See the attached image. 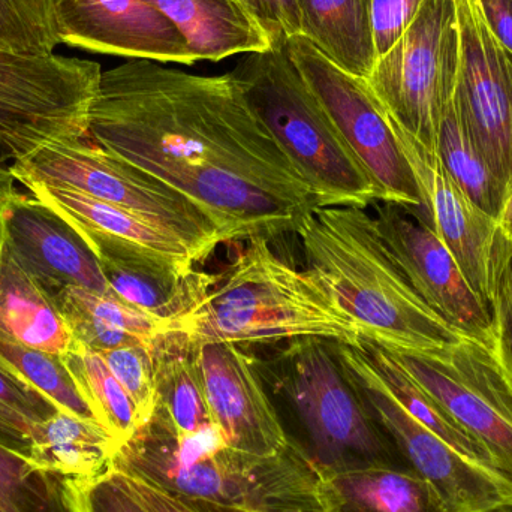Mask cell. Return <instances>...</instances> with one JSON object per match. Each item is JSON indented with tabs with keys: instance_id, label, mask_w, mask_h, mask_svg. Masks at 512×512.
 <instances>
[{
	"instance_id": "cb8c5ba5",
	"label": "cell",
	"mask_w": 512,
	"mask_h": 512,
	"mask_svg": "<svg viewBox=\"0 0 512 512\" xmlns=\"http://www.w3.org/2000/svg\"><path fill=\"white\" fill-rule=\"evenodd\" d=\"M119 448L98 421L57 411L33 427L26 453L36 468L68 480L108 471Z\"/></svg>"
},
{
	"instance_id": "d6a6232c",
	"label": "cell",
	"mask_w": 512,
	"mask_h": 512,
	"mask_svg": "<svg viewBox=\"0 0 512 512\" xmlns=\"http://www.w3.org/2000/svg\"><path fill=\"white\" fill-rule=\"evenodd\" d=\"M59 44L56 0H0V47L44 56Z\"/></svg>"
},
{
	"instance_id": "d590c367",
	"label": "cell",
	"mask_w": 512,
	"mask_h": 512,
	"mask_svg": "<svg viewBox=\"0 0 512 512\" xmlns=\"http://www.w3.org/2000/svg\"><path fill=\"white\" fill-rule=\"evenodd\" d=\"M56 412L50 400L0 372V438L27 447L33 427Z\"/></svg>"
},
{
	"instance_id": "9c48e42d",
	"label": "cell",
	"mask_w": 512,
	"mask_h": 512,
	"mask_svg": "<svg viewBox=\"0 0 512 512\" xmlns=\"http://www.w3.org/2000/svg\"><path fill=\"white\" fill-rule=\"evenodd\" d=\"M459 66L457 0H424L408 29L378 57L367 83L396 125L436 155Z\"/></svg>"
},
{
	"instance_id": "8992f818",
	"label": "cell",
	"mask_w": 512,
	"mask_h": 512,
	"mask_svg": "<svg viewBox=\"0 0 512 512\" xmlns=\"http://www.w3.org/2000/svg\"><path fill=\"white\" fill-rule=\"evenodd\" d=\"M309 186L318 209L381 201L366 168L310 89L285 45L245 54L230 72Z\"/></svg>"
},
{
	"instance_id": "4dcf8cb0",
	"label": "cell",
	"mask_w": 512,
	"mask_h": 512,
	"mask_svg": "<svg viewBox=\"0 0 512 512\" xmlns=\"http://www.w3.org/2000/svg\"><path fill=\"white\" fill-rule=\"evenodd\" d=\"M0 512H71L62 480L36 468L26 447L0 438Z\"/></svg>"
},
{
	"instance_id": "3957f363",
	"label": "cell",
	"mask_w": 512,
	"mask_h": 512,
	"mask_svg": "<svg viewBox=\"0 0 512 512\" xmlns=\"http://www.w3.org/2000/svg\"><path fill=\"white\" fill-rule=\"evenodd\" d=\"M111 468L176 495L231 507L322 512L318 472L294 442L274 456H255L227 445L215 424L179 436L158 412L120 445Z\"/></svg>"
},
{
	"instance_id": "e575fe53",
	"label": "cell",
	"mask_w": 512,
	"mask_h": 512,
	"mask_svg": "<svg viewBox=\"0 0 512 512\" xmlns=\"http://www.w3.org/2000/svg\"><path fill=\"white\" fill-rule=\"evenodd\" d=\"M62 486L71 512H152L113 468L95 477L62 480Z\"/></svg>"
},
{
	"instance_id": "d4e9b609",
	"label": "cell",
	"mask_w": 512,
	"mask_h": 512,
	"mask_svg": "<svg viewBox=\"0 0 512 512\" xmlns=\"http://www.w3.org/2000/svg\"><path fill=\"white\" fill-rule=\"evenodd\" d=\"M301 36L340 68L367 78L378 60L367 0H297Z\"/></svg>"
},
{
	"instance_id": "6da1fadb",
	"label": "cell",
	"mask_w": 512,
	"mask_h": 512,
	"mask_svg": "<svg viewBox=\"0 0 512 512\" xmlns=\"http://www.w3.org/2000/svg\"><path fill=\"white\" fill-rule=\"evenodd\" d=\"M87 137L203 209L227 242L297 234L318 206L228 72L147 59L102 71Z\"/></svg>"
},
{
	"instance_id": "8d00e7d4",
	"label": "cell",
	"mask_w": 512,
	"mask_h": 512,
	"mask_svg": "<svg viewBox=\"0 0 512 512\" xmlns=\"http://www.w3.org/2000/svg\"><path fill=\"white\" fill-rule=\"evenodd\" d=\"M423 3L424 0H367L378 57L393 47Z\"/></svg>"
},
{
	"instance_id": "30bf717a",
	"label": "cell",
	"mask_w": 512,
	"mask_h": 512,
	"mask_svg": "<svg viewBox=\"0 0 512 512\" xmlns=\"http://www.w3.org/2000/svg\"><path fill=\"white\" fill-rule=\"evenodd\" d=\"M337 355L376 423L399 448L409 468L426 478L450 512L512 508V480L499 469L468 459L412 417L379 381L355 342H336Z\"/></svg>"
},
{
	"instance_id": "1f68e13d",
	"label": "cell",
	"mask_w": 512,
	"mask_h": 512,
	"mask_svg": "<svg viewBox=\"0 0 512 512\" xmlns=\"http://www.w3.org/2000/svg\"><path fill=\"white\" fill-rule=\"evenodd\" d=\"M59 312L71 310L101 322L105 327L120 331L141 345L152 346L165 334L176 331L173 322L150 315L116 294H99L81 286H66L54 298Z\"/></svg>"
},
{
	"instance_id": "7c38bea8",
	"label": "cell",
	"mask_w": 512,
	"mask_h": 512,
	"mask_svg": "<svg viewBox=\"0 0 512 512\" xmlns=\"http://www.w3.org/2000/svg\"><path fill=\"white\" fill-rule=\"evenodd\" d=\"M385 348L512 480V382L496 349L474 339L426 351Z\"/></svg>"
},
{
	"instance_id": "ee69618b",
	"label": "cell",
	"mask_w": 512,
	"mask_h": 512,
	"mask_svg": "<svg viewBox=\"0 0 512 512\" xmlns=\"http://www.w3.org/2000/svg\"><path fill=\"white\" fill-rule=\"evenodd\" d=\"M492 512H512V508H501V510H496Z\"/></svg>"
},
{
	"instance_id": "83f0119b",
	"label": "cell",
	"mask_w": 512,
	"mask_h": 512,
	"mask_svg": "<svg viewBox=\"0 0 512 512\" xmlns=\"http://www.w3.org/2000/svg\"><path fill=\"white\" fill-rule=\"evenodd\" d=\"M63 361L95 420L119 445L128 442L140 429V415L102 355L75 342Z\"/></svg>"
},
{
	"instance_id": "f35d334b",
	"label": "cell",
	"mask_w": 512,
	"mask_h": 512,
	"mask_svg": "<svg viewBox=\"0 0 512 512\" xmlns=\"http://www.w3.org/2000/svg\"><path fill=\"white\" fill-rule=\"evenodd\" d=\"M242 6L276 45L301 36L297 0H233Z\"/></svg>"
},
{
	"instance_id": "5b68a950",
	"label": "cell",
	"mask_w": 512,
	"mask_h": 512,
	"mask_svg": "<svg viewBox=\"0 0 512 512\" xmlns=\"http://www.w3.org/2000/svg\"><path fill=\"white\" fill-rule=\"evenodd\" d=\"M274 393L292 417L294 442L319 477L349 469L409 468L346 375L336 342L303 337L271 361Z\"/></svg>"
},
{
	"instance_id": "7bdbcfd3",
	"label": "cell",
	"mask_w": 512,
	"mask_h": 512,
	"mask_svg": "<svg viewBox=\"0 0 512 512\" xmlns=\"http://www.w3.org/2000/svg\"><path fill=\"white\" fill-rule=\"evenodd\" d=\"M270 512H315L307 510V508L303 507H288V508H282V510H276V511H270Z\"/></svg>"
},
{
	"instance_id": "74e56055",
	"label": "cell",
	"mask_w": 512,
	"mask_h": 512,
	"mask_svg": "<svg viewBox=\"0 0 512 512\" xmlns=\"http://www.w3.org/2000/svg\"><path fill=\"white\" fill-rule=\"evenodd\" d=\"M117 474L122 478L123 484L152 512H255L206 499L176 495L132 475L120 471H117Z\"/></svg>"
},
{
	"instance_id": "484cf974",
	"label": "cell",
	"mask_w": 512,
	"mask_h": 512,
	"mask_svg": "<svg viewBox=\"0 0 512 512\" xmlns=\"http://www.w3.org/2000/svg\"><path fill=\"white\" fill-rule=\"evenodd\" d=\"M158 375V412L179 436L195 435L212 426L195 364V345L180 331H171L153 345Z\"/></svg>"
},
{
	"instance_id": "2e32d148",
	"label": "cell",
	"mask_w": 512,
	"mask_h": 512,
	"mask_svg": "<svg viewBox=\"0 0 512 512\" xmlns=\"http://www.w3.org/2000/svg\"><path fill=\"white\" fill-rule=\"evenodd\" d=\"M14 182L0 186V237L36 285L56 298L66 286L110 294L101 265L62 216Z\"/></svg>"
},
{
	"instance_id": "7a4b0ae2",
	"label": "cell",
	"mask_w": 512,
	"mask_h": 512,
	"mask_svg": "<svg viewBox=\"0 0 512 512\" xmlns=\"http://www.w3.org/2000/svg\"><path fill=\"white\" fill-rule=\"evenodd\" d=\"M297 236L307 270L330 289L363 336L412 351L469 339L418 295L366 210L316 209Z\"/></svg>"
},
{
	"instance_id": "836d02e7",
	"label": "cell",
	"mask_w": 512,
	"mask_h": 512,
	"mask_svg": "<svg viewBox=\"0 0 512 512\" xmlns=\"http://www.w3.org/2000/svg\"><path fill=\"white\" fill-rule=\"evenodd\" d=\"M153 345H126L99 352L137 406L141 426L150 421L158 408V375Z\"/></svg>"
},
{
	"instance_id": "7402d4cb",
	"label": "cell",
	"mask_w": 512,
	"mask_h": 512,
	"mask_svg": "<svg viewBox=\"0 0 512 512\" xmlns=\"http://www.w3.org/2000/svg\"><path fill=\"white\" fill-rule=\"evenodd\" d=\"M176 26L197 62L270 50L262 27L233 0H146Z\"/></svg>"
},
{
	"instance_id": "ac0fdd59",
	"label": "cell",
	"mask_w": 512,
	"mask_h": 512,
	"mask_svg": "<svg viewBox=\"0 0 512 512\" xmlns=\"http://www.w3.org/2000/svg\"><path fill=\"white\" fill-rule=\"evenodd\" d=\"M62 44L92 53L194 65L182 33L146 0H56Z\"/></svg>"
},
{
	"instance_id": "e0dca14e",
	"label": "cell",
	"mask_w": 512,
	"mask_h": 512,
	"mask_svg": "<svg viewBox=\"0 0 512 512\" xmlns=\"http://www.w3.org/2000/svg\"><path fill=\"white\" fill-rule=\"evenodd\" d=\"M195 364L210 418L227 445L255 456L285 450L288 435L252 355L236 343H203L195 345Z\"/></svg>"
},
{
	"instance_id": "4fadbf2b",
	"label": "cell",
	"mask_w": 512,
	"mask_h": 512,
	"mask_svg": "<svg viewBox=\"0 0 512 512\" xmlns=\"http://www.w3.org/2000/svg\"><path fill=\"white\" fill-rule=\"evenodd\" d=\"M460 66L454 108L478 152L512 188V54L490 32L477 0H457Z\"/></svg>"
},
{
	"instance_id": "f546056e",
	"label": "cell",
	"mask_w": 512,
	"mask_h": 512,
	"mask_svg": "<svg viewBox=\"0 0 512 512\" xmlns=\"http://www.w3.org/2000/svg\"><path fill=\"white\" fill-rule=\"evenodd\" d=\"M0 372L50 400L57 411L95 420L60 355L0 333Z\"/></svg>"
},
{
	"instance_id": "5bb4252c",
	"label": "cell",
	"mask_w": 512,
	"mask_h": 512,
	"mask_svg": "<svg viewBox=\"0 0 512 512\" xmlns=\"http://www.w3.org/2000/svg\"><path fill=\"white\" fill-rule=\"evenodd\" d=\"M391 123L417 177L430 227L454 256L475 294L492 309L499 280L512 261V243L498 221L460 191L435 153L412 140L393 119Z\"/></svg>"
},
{
	"instance_id": "d6986e66",
	"label": "cell",
	"mask_w": 512,
	"mask_h": 512,
	"mask_svg": "<svg viewBox=\"0 0 512 512\" xmlns=\"http://www.w3.org/2000/svg\"><path fill=\"white\" fill-rule=\"evenodd\" d=\"M108 288L126 303L176 327L206 297L216 276L116 243H89Z\"/></svg>"
},
{
	"instance_id": "603a6c76",
	"label": "cell",
	"mask_w": 512,
	"mask_h": 512,
	"mask_svg": "<svg viewBox=\"0 0 512 512\" xmlns=\"http://www.w3.org/2000/svg\"><path fill=\"white\" fill-rule=\"evenodd\" d=\"M0 333L65 357L75 340L53 298L48 297L0 237Z\"/></svg>"
},
{
	"instance_id": "277c9868",
	"label": "cell",
	"mask_w": 512,
	"mask_h": 512,
	"mask_svg": "<svg viewBox=\"0 0 512 512\" xmlns=\"http://www.w3.org/2000/svg\"><path fill=\"white\" fill-rule=\"evenodd\" d=\"M246 242L236 261L216 276L204 300L177 322L176 331L195 345L358 339L355 322L312 271L286 264L267 239Z\"/></svg>"
},
{
	"instance_id": "8fae6325",
	"label": "cell",
	"mask_w": 512,
	"mask_h": 512,
	"mask_svg": "<svg viewBox=\"0 0 512 512\" xmlns=\"http://www.w3.org/2000/svg\"><path fill=\"white\" fill-rule=\"evenodd\" d=\"M286 54L318 96L378 188L382 203L424 210L423 194L393 123L367 78L331 62L304 36L285 42Z\"/></svg>"
},
{
	"instance_id": "44dd1931",
	"label": "cell",
	"mask_w": 512,
	"mask_h": 512,
	"mask_svg": "<svg viewBox=\"0 0 512 512\" xmlns=\"http://www.w3.org/2000/svg\"><path fill=\"white\" fill-rule=\"evenodd\" d=\"M45 206L62 216L84 242L105 240L141 249L192 270L197 259L185 243L152 227L126 210L95 200L72 189L33 185L26 188Z\"/></svg>"
},
{
	"instance_id": "ab89813d",
	"label": "cell",
	"mask_w": 512,
	"mask_h": 512,
	"mask_svg": "<svg viewBox=\"0 0 512 512\" xmlns=\"http://www.w3.org/2000/svg\"><path fill=\"white\" fill-rule=\"evenodd\" d=\"M492 312L496 354L512 382V261L499 280Z\"/></svg>"
},
{
	"instance_id": "ba28073f",
	"label": "cell",
	"mask_w": 512,
	"mask_h": 512,
	"mask_svg": "<svg viewBox=\"0 0 512 512\" xmlns=\"http://www.w3.org/2000/svg\"><path fill=\"white\" fill-rule=\"evenodd\" d=\"M101 75L92 60L0 47V186L45 144L87 137Z\"/></svg>"
},
{
	"instance_id": "4316f807",
	"label": "cell",
	"mask_w": 512,
	"mask_h": 512,
	"mask_svg": "<svg viewBox=\"0 0 512 512\" xmlns=\"http://www.w3.org/2000/svg\"><path fill=\"white\" fill-rule=\"evenodd\" d=\"M370 369L378 376L385 390L421 424L456 448L459 453L480 465L499 469L489 451L462 429L435 399L421 387L420 382L396 360L381 343L360 334L355 340ZM501 471V469H499Z\"/></svg>"
},
{
	"instance_id": "ffe728a7",
	"label": "cell",
	"mask_w": 512,
	"mask_h": 512,
	"mask_svg": "<svg viewBox=\"0 0 512 512\" xmlns=\"http://www.w3.org/2000/svg\"><path fill=\"white\" fill-rule=\"evenodd\" d=\"M322 512H450L438 490L411 468L349 469L321 475Z\"/></svg>"
},
{
	"instance_id": "9a60e30c",
	"label": "cell",
	"mask_w": 512,
	"mask_h": 512,
	"mask_svg": "<svg viewBox=\"0 0 512 512\" xmlns=\"http://www.w3.org/2000/svg\"><path fill=\"white\" fill-rule=\"evenodd\" d=\"M376 227L421 298L460 333L495 348L493 312L475 294L454 256L423 219L402 206L373 204Z\"/></svg>"
},
{
	"instance_id": "f1b7e54d",
	"label": "cell",
	"mask_w": 512,
	"mask_h": 512,
	"mask_svg": "<svg viewBox=\"0 0 512 512\" xmlns=\"http://www.w3.org/2000/svg\"><path fill=\"white\" fill-rule=\"evenodd\" d=\"M436 156L460 191L478 209L498 221L508 189L493 174L486 159L472 143L457 116L453 101L448 105L439 126Z\"/></svg>"
},
{
	"instance_id": "52a82bcc",
	"label": "cell",
	"mask_w": 512,
	"mask_h": 512,
	"mask_svg": "<svg viewBox=\"0 0 512 512\" xmlns=\"http://www.w3.org/2000/svg\"><path fill=\"white\" fill-rule=\"evenodd\" d=\"M12 182L72 189L126 210L185 243L197 262L209 258L224 231L176 189L111 155L89 137L45 144L12 165Z\"/></svg>"
},
{
	"instance_id": "60d3db41",
	"label": "cell",
	"mask_w": 512,
	"mask_h": 512,
	"mask_svg": "<svg viewBox=\"0 0 512 512\" xmlns=\"http://www.w3.org/2000/svg\"><path fill=\"white\" fill-rule=\"evenodd\" d=\"M477 3L496 41L512 54V0H477Z\"/></svg>"
},
{
	"instance_id": "b9f144b4",
	"label": "cell",
	"mask_w": 512,
	"mask_h": 512,
	"mask_svg": "<svg viewBox=\"0 0 512 512\" xmlns=\"http://www.w3.org/2000/svg\"><path fill=\"white\" fill-rule=\"evenodd\" d=\"M498 224L504 236L512 243V188L508 191L507 200H505L504 207H502Z\"/></svg>"
}]
</instances>
